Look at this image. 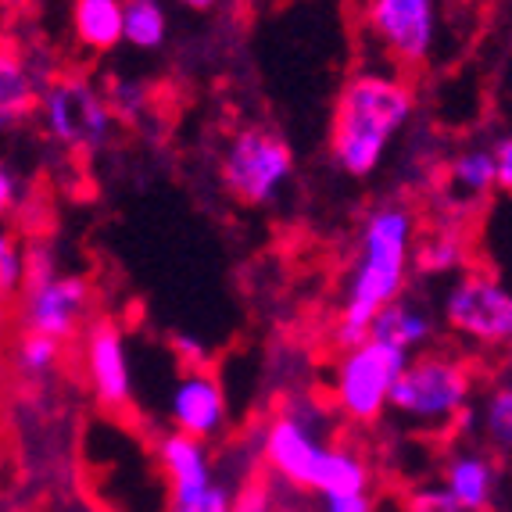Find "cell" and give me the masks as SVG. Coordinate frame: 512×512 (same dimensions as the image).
<instances>
[{"label": "cell", "instance_id": "1", "mask_svg": "<svg viewBox=\"0 0 512 512\" xmlns=\"http://www.w3.org/2000/svg\"><path fill=\"white\" fill-rule=\"evenodd\" d=\"M412 90L402 76L359 72L341 86L330 119V154L348 176H369L387 140L409 122Z\"/></svg>", "mask_w": 512, "mask_h": 512}, {"label": "cell", "instance_id": "2", "mask_svg": "<svg viewBox=\"0 0 512 512\" xmlns=\"http://www.w3.org/2000/svg\"><path fill=\"white\" fill-rule=\"evenodd\" d=\"M412 251V215L402 205L380 208L369 215L366 233H362V262L351 280L348 305L337 323V344L341 348H359L369 341L376 316L387 305H394L405 283Z\"/></svg>", "mask_w": 512, "mask_h": 512}, {"label": "cell", "instance_id": "3", "mask_svg": "<svg viewBox=\"0 0 512 512\" xmlns=\"http://www.w3.org/2000/svg\"><path fill=\"white\" fill-rule=\"evenodd\" d=\"M473 391L470 366L448 351H427L409 359L405 373L391 391V405L419 423H448L466 409Z\"/></svg>", "mask_w": 512, "mask_h": 512}, {"label": "cell", "instance_id": "4", "mask_svg": "<svg viewBox=\"0 0 512 512\" xmlns=\"http://www.w3.org/2000/svg\"><path fill=\"white\" fill-rule=\"evenodd\" d=\"M405 366H409V351L369 337L366 344L351 348L337 366L333 402L351 423H376L380 412L391 405V391Z\"/></svg>", "mask_w": 512, "mask_h": 512}, {"label": "cell", "instance_id": "5", "mask_svg": "<svg viewBox=\"0 0 512 512\" xmlns=\"http://www.w3.org/2000/svg\"><path fill=\"white\" fill-rule=\"evenodd\" d=\"M43 119L51 137L76 154H90L108 140L111 104L76 72H58L43 86Z\"/></svg>", "mask_w": 512, "mask_h": 512}, {"label": "cell", "instance_id": "6", "mask_svg": "<svg viewBox=\"0 0 512 512\" xmlns=\"http://www.w3.org/2000/svg\"><path fill=\"white\" fill-rule=\"evenodd\" d=\"M294 154L269 129H244L222 154V187L244 205H265L291 176Z\"/></svg>", "mask_w": 512, "mask_h": 512}, {"label": "cell", "instance_id": "7", "mask_svg": "<svg viewBox=\"0 0 512 512\" xmlns=\"http://www.w3.org/2000/svg\"><path fill=\"white\" fill-rule=\"evenodd\" d=\"M434 0H369L366 29L384 58L405 76L423 69L434 43Z\"/></svg>", "mask_w": 512, "mask_h": 512}, {"label": "cell", "instance_id": "8", "mask_svg": "<svg viewBox=\"0 0 512 512\" xmlns=\"http://www.w3.org/2000/svg\"><path fill=\"white\" fill-rule=\"evenodd\" d=\"M444 319L455 333L480 344L512 341V294L495 276L466 273L444 301Z\"/></svg>", "mask_w": 512, "mask_h": 512}, {"label": "cell", "instance_id": "9", "mask_svg": "<svg viewBox=\"0 0 512 512\" xmlns=\"http://www.w3.org/2000/svg\"><path fill=\"white\" fill-rule=\"evenodd\" d=\"M326 444L319 441L308 423L294 412H280V416L265 427L262 437V459L265 470L280 477L283 484L298 487V491H312L319 462H323Z\"/></svg>", "mask_w": 512, "mask_h": 512}, {"label": "cell", "instance_id": "10", "mask_svg": "<svg viewBox=\"0 0 512 512\" xmlns=\"http://www.w3.org/2000/svg\"><path fill=\"white\" fill-rule=\"evenodd\" d=\"M90 308V283L83 276H54L36 291L22 294V330L47 333L54 341H72L79 330V319Z\"/></svg>", "mask_w": 512, "mask_h": 512}, {"label": "cell", "instance_id": "11", "mask_svg": "<svg viewBox=\"0 0 512 512\" xmlns=\"http://www.w3.org/2000/svg\"><path fill=\"white\" fill-rule=\"evenodd\" d=\"M86 373H90V384L104 409L129 412L133 387H129L126 344H122V330L108 316H101L86 330Z\"/></svg>", "mask_w": 512, "mask_h": 512}, {"label": "cell", "instance_id": "12", "mask_svg": "<svg viewBox=\"0 0 512 512\" xmlns=\"http://www.w3.org/2000/svg\"><path fill=\"white\" fill-rule=\"evenodd\" d=\"M158 462H162L165 477H169V505L197 502L215 487L205 441H197V437L180 434V430L165 434L158 441Z\"/></svg>", "mask_w": 512, "mask_h": 512}, {"label": "cell", "instance_id": "13", "mask_svg": "<svg viewBox=\"0 0 512 512\" xmlns=\"http://www.w3.org/2000/svg\"><path fill=\"white\" fill-rule=\"evenodd\" d=\"M169 416L180 434H190L197 441H208L212 434H219L222 419H226V398H222L219 380L205 369L187 373L172 391Z\"/></svg>", "mask_w": 512, "mask_h": 512}, {"label": "cell", "instance_id": "14", "mask_svg": "<svg viewBox=\"0 0 512 512\" xmlns=\"http://www.w3.org/2000/svg\"><path fill=\"white\" fill-rule=\"evenodd\" d=\"M441 484L448 487V495L459 502L462 512H487L498 484L495 462L480 452H455L444 462Z\"/></svg>", "mask_w": 512, "mask_h": 512}, {"label": "cell", "instance_id": "15", "mask_svg": "<svg viewBox=\"0 0 512 512\" xmlns=\"http://www.w3.org/2000/svg\"><path fill=\"white\" fill-rule=\"evenodd\" d=\"M72 26L86 51H111L119 40H126V0H76Z\"/></svg>", "mask_w": 512, "mask_h": 512}, {"label": "cell", "instance_id": "16", "mask_svg": "<svg viewBox=\"0 0 512 512\" xmlns=\"http://www.w3.org/2000/svg\"><path fill=\"white\" fill-rule=\"evenodd\" d=\"M36 101H43V94L26 65V54H18L15 43L8 40L4 58H0V119H4V126H15L18 119L33 115Z\"/></svg>", "mask_w": 512, "mask_h": 512}, {"label": "cell", "instance_id": "17", "mask_svg": "<svg viewBox=\"0 0 512 512\" xmlns=\"http://www.w3.org/2000/svg\"><path fill=\"white\" fill-rule=\"evenodd\" d=\"M369 487V466L362 455L348 452L341 444H326L323 462H319L312 491L319 498H344V495H366Z\"/></svg>", "mask_w": 512, "mask_h": 512}, {"label": "cell", "instance_id": "18", "mask_svg": "<svg viewBox=\"0 0 512 512\" xmlns=\"http://www.w3.org/2000/svg\"><path fill=\"white\" fill-rule=\"evenodd\" d=\"M448 187L455 190V197L462 201H480L487 197V190L498 187V162L495 154L487 151H466L448 165Z\"/></svg>", "mask_w": 512, "mask_h": 512}, {"label": "cell", "instance_id": "19", "mask_svg": "<svg viewBox=\"0 0 512 512\" xmlns=\"http://www.w3.org/2000/svg\"><path fill=\"white\" fill-rule=\"evenodd\" d=\"M369 337H373V341L394 344V348H402V351H412L430 337V323H427V316H419L416 308L394 301V305H387L384 312L376 316Z\"/></svg>", "mask_w": 512, "mask_h": 512}, {"label": "cell", "instance_id": "20", "mask_svg": "<svg viewBox=\"0 0 512 512\" xmlns=\"http://www.w3.org/2000/svg\"><path fill=\"white\" fill-rule=\"evenodd\" d=\"M165 33H169V22L158 0H126V40L133 47L154 51L162 47Z\"/></svg>", "mask_w": 512, "mask_h": 512}, {"label": "cell", "instance_id": "21", "mask_svg": "<svg viewBox=\"0 0 512 512\" xmlns=\"http://www.w3.org/2000/svg\"><path fill=\"white\" fill-rule=\"evenodd\" d=\"M484 437L502 455H512V380L498 384L484 402Z\"/></svg>", "mask_w": 512, "mask_h": 512}, {"label": "cell", "instance_id": "22", "mask_svg": "<svg viewBox=\"0 0 512 512\" xmlns=\"http://www.w3.org/2000/svg\"><path fill=\"white\" fill-rule=\"evenodd\" d=\"M58 355H61V341H54L47 333L22 330V337H18L15 359H18V369L26 376H43L47 369H54Z\"/></svg>", "mask_w": 512, "mask_h": 512}, {"label": "cell", "instance_id": "23", "mask_svg": "<svg viewBox=\"0 0 512 512\" xmlns=\"http://www.w3.org/2000/svg\"><path fill=\"white\" fill-rule=\"evenodd\" d=\"M459 255H462V240L455 230H437L430 233L427 240H419V255H416V265L423 273H441V269H452L459 265Z\"/></svg>", "mask_w": 512, "mask_h": 512}, {"label": "cell", "instance_id": "24", "mask_svg": "<svg viewBox=\"0 0 512 512\" xmlns=\"http://www.w3.org/2000/svg\"><path fill=\"white\" fill-rule=\"evenodd\" d=\"M233 512H276V495L265 473H258L255 480L240 487V495L233 498Z\"/></svg>", "mask_w": 512, "mask_h": 512}, {"label": "cell", "instance_id": "25", "mask_svg": "<svg viewBox=\"0 0 512 512\" xmlns=\"http://www.w3.org/2000/svg\"><path fill=\"white\" fill-rule=\"evenodd\" d=\"M22 276H26V255H18L15 240L8 233V237L0 240V287H4V301H11Z\"/></svg>", "mask_w": 512, "mask_h": 512}, {"label": "cell", "instance_id": "26", "mask_svg": "<svg viewBox=\"0 0 512 512\" xmlns=\"http://www.w3.org/2000/svg\"><path fill=\"white\" fill-rule=\"evenodd\" d=\"M409 512H462L459 502L448 495V487H419L409 498Z\"/></svg>", "mask_w": 512, "mask_h": 512}, {"label": "cell", "instance_id": "27", "mask_svg": "<svg viewBox=\"0 0 512 512\" xmlns=\"http://www.w3.org/2000/svg\"><path fill=\"white\" fill-rule=\"evenodd\" d=\"M169 512H233V498L226 487L215 484L208 495H201L197 502H187V505H169Z\"/></svg>", "mask_w": 512, "mask_h": 512}, {"label": "cell", "instance_id": "28", "mask_svg": "<svg viewBox=\"0 0 512 512\" xmlns=\"http://www.w3.org/2000/svg\"><path fill=\"white\" fill-rule=\"evenodd\" d=\"M495 162H498V190L512 197V137L498 144Z\"/></svg>", "mask_w": 512, "mask_h": 512}, {"label": "cell", "instance_id": "29", "mask_svg": "<svg viewBox=\"0 0 512 512\" xmlns=\"http://www.w3.org/2000/svg\"><path fill=\"white\" fill-rule=\"evenodd\" d=\"M326 512H373V502H369V495L326 498Z\"/></svg>", "mask_w": 512, "mask_h": 512}, {"label": "cell", "instance_id": "30", "mask_svg": "<svg viewBox=\"0 0 512 512\" xmlns=\"http://www.w3.org/2000/svg\"><path fill=\"white\" fill-rule=\"evenodd\" d=\"M11 208H15V176H11V169L0 172V212L11 215Z\"/></svg>", "mask_w": 512, "mask_h": 512}, {"label": "cell", "instance_id": "31", "mask_svg": "<svg viewBox=\"0 0 512 512\" xmlns=\"http://www.w3.org/2000/svg\"><path fill=\"white\" fill-rule=\"evenodd\" d=\"M176 4H183V8H190V11H212L222 0H176Z\"/></svg>", "mask_w": 512, "mask_h": 512}]
</instances>
